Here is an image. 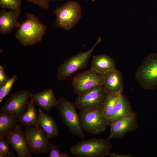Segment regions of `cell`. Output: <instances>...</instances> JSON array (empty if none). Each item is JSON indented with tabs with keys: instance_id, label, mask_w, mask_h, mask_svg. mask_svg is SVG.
<instances>
[{
	"instance_id": "cell-1",
	"label": "cell",
	"mask_w": 157,
	"mask_h": 157,
	"mask_svg": "<svg viewBox=\"0 0 157 157\" xmlns=\"http://www.w3.org/2000/svg\"><path fill=\"white\" fill-rule=\"evenodd\" d=\"M26 16V19L17 28L15 36L22 45H33L42 40L47 27L34 14L27 13Z\"/></svg>"
},
{
	"instance_id": "cell-2",
	"label": "cell",
	"mask_w": 157,
	"mask_h": 157,
	"mask_svg": "<svg viewBox=\"0 0 157 157\" xmlns=\"http://www.w3.org/2000/svg\"><path fill=\"white\" fill-rule=\"evenodd\" d=\"M112 145L110 139L92 138L71 147L72 154L77 157H105L108 156Z\"/></svg>"
},
{
	"instance_id": "cell-3",
	"label": "cell",
	"mask_w": 157,
	"mask_h": 157,
	"mask_svg": "<svg viewBox=\"0 0 157 157\" xmlns=\"http://www.w3.org/2000/svg\"><path fill=\"white\" fill-rule=\"evenodd\" d=\"M55 107L70 133L74 135L84 139L85 134L80 124L74 103L63 97L58 100Z\"/></svg>"
},
{
	"instance_id": "cell-4",
	"label": "cell",
	"mask_w": 157,
	"mask_h": 157,
	"mask_svg": "<svg viewBox=\"0 0 157 157\" xmlns=\"http://www.w3.org/2000/svg\"><path fill=\"white\" fill-rule=\"evenodd\" d=\"M56 16L55 20L56 26L68 31L78 23L82 14L80 4L75 1H68L54 10Z\"/></svg>"
},
{
	"instance_id": "cell-5",
	"label": "cell",
	"mask_w": 157,
	"mask_h": 157,
	"mask_svg": "<svg viewBox=\"0 0 157 157\" xmlns=\"http://www.w3.org/2000/svg\"><path fill=\"white\" fill-rule=\"evenodd\" d=\"M135 77L143 89L157 88V53H152L145 57L138 68Z\"/></svg>"
},
{
	"instance_id": "cell-6",
	"label": "cell",
	"mask_w": 157,
	"mask_h": 157,
	"mask_svg": "<svg viewBox=\"0 0 157 157\" xmlns=\"http://www.w3.org/2000/svg\"><path fill=\"white\" fill-rule=\"evenodd\" d=\"M78 115L82 129L91 134H100L110 125L104 115L103 108L81 110Z\"/></svg>"
},
{
	"instance_id": "cell-7",
	"label": "cell",
	"mask_w": 157,
	"mask_h": 157,
	"mask_svg": "<svg viewBox=\"0 0 157 157\" xmlns=\"http://www.w3.org/2000/svg\"><path fill=\"white\" fill-rule=\"evenodd\" d=\"M99 37L93 47L86 52H80L65 60L58 68L56 76L58 81H62L73 73L87 66L89 58L97 44L101 41Z\"/></svg>"
},
{
	"instance_id": "cell-8",
	"label": "cell",
	"mask_w": 157,
	"mask_h": 157,
	"mask_svg": "<svg viewBox=\"0 0 157 157\" xmlns=\"http://www.w3.org/2000/svg\"><path fill=\"white\" fill-rule=\"evenodd\" d=\"M108 94L103 83L78 95L74 104L80 110L103 108Z\"/></svg>"
},
{
	"instance_id": "cell-9",
	"label": "cell",
	"mask_w": 157,
	"mask_h": 157,
	"mask_svg": "<svg viewBox=\"0 0 157 157\" xmlns=\"http://www.w3.org/2000/svg\"><path fill=\"white\" fill-rule=\"evenodd\" d=\"M104 74L91 69L79 74L74 77L72 84L74 93L78 95L104 83Z\"/></svg>"
},
{
	"instance_id": "cell-10",
	"label": "cell",
	"mask_w": 157,
	"mask_h": 157,
	"mask_svg": "<svg viewBox=\"0 0 157 157\" xmlns=\"http://www.w3.org/2000/svg\"><path fill=\"white\" fill-rule=\"evenodd\" d=\"M31 93L29 91L20 90L11 95L0 109V112L7 113L17 119L26 110L28 99Z\"/></svg>"
},
{
	"instance_id": "cell-11",
	"label": "cell",
	"mask_w": 157,
	"mask_h": 157,
	"mask_svg": "<svg viewBox=\"0 0 157 157\" xmlns=\"http://www.w3.org/2000/svg\"><path fill=\"white\" fill-rule=\"evenodd\" d=\"M24 134L32 153L38 154L49 152L51 144L47 135L41 128L26 126Z\"/></svg>"
},
{
	"instance_id": "cell-12",
	"label": "cell",
	"mask_w": 157,
	"mask_h": 157,
	"mask_svg": "<svg viewBox=\"0 0 157 157\" xmlns=\"http://www.w3.org/2000/svg\"><path fill=\"white\" fill-rule=\"evenodd\" d=\"M109 139L123 138L129 132L136 131L138 127L137 113L133 111L127 117L111 123Z\"/></svg>"
},
{
	"instance_id": "cell-13",
	"label": "cell",
	"mask_w": 157,
	"mask_h": 157,
	"mask_svg": "<svg viewBox=\"0 0 157 157\" xmlns=\"http://www.w3.org/2000/svg\"><path fill=\"white\" fill-rule=\"evenodd\" d=\"M21 126L17 123L6 138L16 151L18 157H31L32 153Z\"/></svg>"
},
{
	"instance_id": "cell-14",
	"label": "cell",
	"mask_w": 157,
	"mask_h": 157,
	"mask_svg": "<svg viewBox=\"0 0 157 157\" xmlns=\"http://www.w3.org/2000/svg\"><path fill=\"white\" fill-rule=\"evenodd\" d=\"M104 84L108 93H123V83L121 72L116 68L104 74Z\"/></svg>"
},
{
	"instance_id": "cell-15",
	"label": "cell",
	"mask_w": 157,
	"mask_h": 157,
	"mask_svg": "<svg viewBox=\"0 0 157 157\" xmlns=\"http://www.w3.org/2000/svg\"><path fill=\"white\" fill-rule=\"evenodd\" d=\"M31 99L35 102V105L47 113L55 107L58 100L55 95L53 90L48 89L44 91L31 94Z\"/></svg>"
},
{
	"instance_id": "cell-16",
	"label": "cell",
	"mask_w": 157,
	"mask_h": 157,
	"mask_svg": "<svg viewBox=\"0 0 157 157\" xmlns=\"http://www.w3.org/2000/svg\"><path fill=\"white\" fill-rule=\"evenodd\" d=\"M13 10L7 11L3 9L0 11V33L2 34L10 33L13 29L17 28L20 23L18 21L19 16Z\"/></svg>"
},
{
	"instance_id": "cell-17",
	"label": "cell",
	"mask_w": 157,
	"mask_h": 157,
	"mask_svg": "<svg viewBox=\"0 0 157 157\" xmlns=\"http://www.w3.org/2000/svg\"><path fill=\"white\" fill-rule=\"evenodd\" d=\"M38 117V126L44 131L49 140L52 137L58 136L57 124L52 116L45 113L39 108Z\"/></svg>"
},
{
	"instance_id": "cell-18",
	"label": "cell",
	"mask_w": 157,
	"mask_h": 157,
	"mask_svg": "<svg viewBox=\"0 0 157 157\" xmlns=\"http://www.w3.org/2000/svg\"><path fill=\"white\" fill-rule=\"evenodd\" d=\"M91 68L99 73L104 74L116 68L115 62L113 59L106 54L94 56L91 62Z\"/></svg>"
},
{
	"instance_id": "cell-19",
	"label": "cell",
	"mask_w": 157,
	"mask_h": 157,
	"mask_svg": "<svg viewBox=\"0 0 157 157\" xmlns=\"http://www.w3.org/2000/svg\"><path fill=\"white\" fill-rule=\"evenodd\" d=\"M133 111L128 100L123 94H121L115 104L110 124L113 122L127 117Z\"/></svg>"
},
{
	"instance_id": "cell-20",
	"label": "cell",
	"mask_w": 157,
	"mask_h": 157,
	"mask_svg": "<svg viewBox=\"0 0 157 157\" xmlns=\"http://www.w3.org/2000/svg\"><path fill=\"white\" fill-rule=\"evenodd\" d=\"M35 105V102L33 100L31 99L29 101L26 110L17 119V123L21 126L39 127L38 122V117Z\"/></svg>"
},
{
	"instance_id": "cell-21",
	"label": "cell",
	"mask_w": 157,
	"mask_h": 157,
	"mask_svg": "<svg viewBox=\"0 0 157 157\" xmlns=\"http://www.w3.org/2000/svg\"><path fill=\"white\" fill-rule=\"evenodd\" d=\"M17 123L15 118L7 113L0 112V138H6Z\"/></svg>"
},
{
	"instance_id": "cell-22",
	"label": "cell",
	"mask_w": 157,
	"mask_h": 157,
	"mask_svg": "<svg viewBox=\"0 0 157 157\" xmlns=\"http://www.w3.org/2000/svg\"><path fill=\"white\" fill-rule=\"evenodd\" d=\"M122 93L113 92L108 93L105 101L103 108V112L105 117L109 121L110 124L115 104Z\"/></svg>"
},
{
	"instance_id": "cell-23",
	"label": "cell",
	"mask_w": 157,
	"mask_h": 157,
	"mask_svg": "<svg viewBox=\"0 0 157 157\" xmlns=\"http://www.w3.org/2000/svg\"><path fill=\"white\" fill-rule=\"evenodd\" d=\"M21 0H0V7L8 8L20 14L21 11Z\"/></svg>"
},
{
	"instance_id": "cell-24",
	"label": "cell",
	"mask_w": 157,
	"mask_h": 157,
	"mask_svg": "<svg viewBox=\"0 0 157 157\" xmlns=\"http://www.w3.org/2000/svg\"><path fill=\"white\" fill-rule=\"evenodd\" d=\"M17 77L14 75L10 78L6 83L2 86H0V103L9 93L14 83L17 79Z\"/></svg>"
},
{
	"instance_id": "cell-25",
	"label": "cell",
	"mask_w": 157,
	"mask_h": 157,
	"mask_svg": "<svg viewBox=\"0 0 157 157\" xmlns=\"http://www.w3.org/2000/svg\"><path fill=\"white\" fill-rule=\"evenodd\" d=\"M9 142L7 138H0V152L4 157H15V156L9 150Z\"/></svg>"
},
{
	"instance_id": "cell-26",
	"label": "cell",
	"mask_w": 157,
	"mask_h": 157,
	"mask_svg": "<svg viewBox=\"0 0 157 157\" xmlns=\"http://www.w3.org/2000/svg\"><path fill=\"white\" fill-rule=\"evenodd\" d=\"M49 157H70L71 156L65 153H62L59 148L55 144H51L49 151Z\"/></svg>"
},
{
	"instance_id": "cell-27",
	"label": "cell",
	"mask_w": 157,
	"mask_h": 157,
	"mask_svg": "<svg viewBox=\"0 0 157 157\" xmlns=\"http://www.w3.org/2000/svg\"><path fill=\"white\" fill-rule=\"evenodd\" d=\"M27 2L32 3L40 7L47 9L49 6L50 0H25Z\"/></svg>"
},
{
	"instance_id": "cell-28",
	"label": "cell",
	"mask_w": 157,
	"mask_h": 157,
	"mask_svg": "<svg viewBox=\"0 0 157 157\" xmlns=\"http://www.w3.org/2000/svg\"><path fill=\"white\" fill-rule=\"evenodd\" d=\"M9 78L6 74L4 68L0 65V86L4 85L9 79Z\"/></svg>"
},
{
	"instance_id": "cell-29",
	"label": "cell",
	"mask_w": 157,
	"mask_h": 157,
	"mask_svg": "<svg viewBox=\"0 0 157 157\" xmlns=\"http://www.w3.org/2000/svg\"><path fill=\"white\" fill-rule=\"evenodd\" d=\"M108 156L110 157H133L131 155L127 154H121L114 152H110Z\"/></svg>"
},
{
	"instance_id": "cell-30",
	"label": "cell",
	"mask_w": 157,
	"mask_h": 157,
	"mask_svg": "<svg viewBox=\"0 0 157 157\" xmlns=\"http://www.w3.org/2000/svg\"><path fill=\"white\" fill-rule=\"evenodd\" d=\"M51 1H63V0H50ZM82 0V1H94V0Z\"/></svg>"
},
{
	"instance_id": "cell-31",
	"label": "cell",
	"mask_w": 157,
	"mask_h": 157,
	"mask_svg": "<svg viewBox=\"0 0 157 157\" xmlns=\"http://www.w3.org/2000/svg\"></svg>"
}]
</instances>
